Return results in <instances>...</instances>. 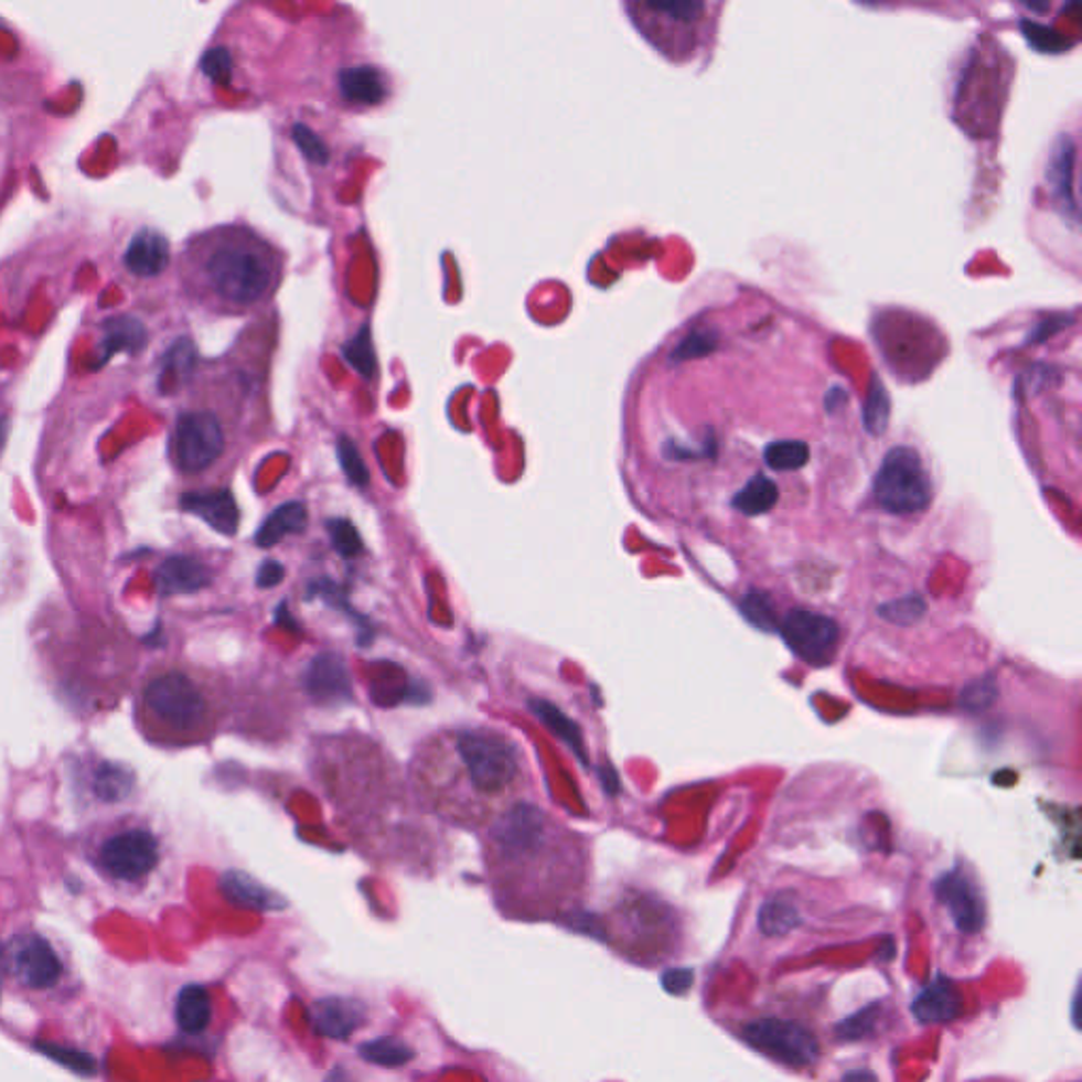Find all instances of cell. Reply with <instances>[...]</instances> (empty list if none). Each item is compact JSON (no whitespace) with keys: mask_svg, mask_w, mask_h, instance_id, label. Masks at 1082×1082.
Masks as SVG:
<instances>
[{"mask_svg":"<svg viewBox=\"0 0 1082 1082\" xmlns=\"http://www.w3.org/2000/svg\"><path fill=\"white\" fill-rule=\"evenodd\" d=\"M283 579V567L276 563V560H267L260 565L258 574H256V583L260 588H274L279 581Z\"/></svg>","mask_w":1082,"mask_h":1082,"instance_id":"40","label":"cell"},{"mask_svg":"<svg viewBox=\"0 0 1082 1082\" xmlns=\"http://www.w3.org/2000/svg\"><path fill=\"white\" fill-rule=\"evenodd\" d=\"M996 694H998V689H996L994 679L985 677V679L975 681L962 692V706H966L971 710H982V708H987L994 703Z\"/></svg>","mask_w":1082,"mask_h":1082,"instance_id":"34","label":"cell"},{"mask_svg":"<svg viewBox=\"0 0 1082 1082\" xmlns=\"http://www.w3.org/2000/svg\"><path fill=\"white\" fill-rule=\"evenodd\" d=\"M779 630L791 652L814 666L829 664L839 643L837 622L807 609L789 611L779 622Z\"/></svg>","mask_w":1082,"mask_h":1082,"instance_id":"9","label":"cell"},{"mask_svg":"<svg viewBox=\"0 0 1082 1082\" xmlns=\"http://www.w3.org/2000/svg\"><path fill=\"white\" fill-rule=\"evenodd\" d=\"M926 611V604L922 601V597H906V599H899V601H892V603L881 604L878 609L883 620L892 622V624H901V626H909L913 622H918Z\"/></svg>","mask_w":1082,"mask_h":1082,"instance_id":"30","label":"cell"},{"mask_svg":"<svg viewBox=\"0 0 1082 1082\" xmlns=\"http://www.w3.org/2000/svg\"><path fill=\"white\" fill-rule=\"evenodd\" d=\"M936 899L950 911L957 931L975 934L985 926V906L973 880L960 871H947L934 883Z\"/></svg>","mask_w":1082,"mask_h":1082,"instance_id":"10","label":"cell"},{"mask_svg":"<svg viewBox=\"0 0 1082 1082\" xmlns=\"http://www.w3.org/2000/svg\"><path fill=\"white\" fill-rule=\"evenodd\" d=\"M131 782L133 776L129 770L115 763H104L96 776V791L106 802H119L131 791Z\"/></svg>","mask_w":1082,"mask_h":1082,"instance_id":"28","label":"cell"},{"mask_svg":"<svg viewBox=\"0 0 1082 1082\" xmlns=\"http://www.w3.org/2000/svg\"><path fill=\"white\" fill-rule=\"evenodd\" d=\"M844 1082H878V1081H876V1076H874L871 1072H867V1070H860V1072H850V1074H846V1076H844Z\"/></svg>","mask_w":1082,"mask_h":1082,"instance_id":"41","label":"cell"},{"mask_svg":"<svg viewBox=\"0 0 1082 1082\" xmlns=\"http://www.w3.org/2000/svg\"><path fill=\"white\" fill-rule=\"evenodd\" d=\"M124 263L133 276H159L170 265V244L159 231L142 228L131 237Z\"/></svg>","mask_w":1082,"mask_h":1082,"instance_id":"13","label":"cell"},{"mask_svg":"<svg viewBox=\"0 0 1082 1082\" xmlns=\"http://www.w3.org/2000/svg\"><path fill=\"white\" fill-rule=\"evenodd\" d=\"M742 1038L768 1058L789 1068H806L818 1059V1040L804 1026L786 1019H759L742 1030Z\"/></svg>","mask_w":1082,"mask_h":1082,"instance_id":"8","label":"cell"},{"mask_svg":"<svg viewBox=\"0 0 1082 1082\" xmlns=\"http://www.w3.org/2000/svg\"><path fill=\"white\" fill-rule=\"evenodd\" d=\"M96 863L106 878L136 886L157 869L159 842L151 831H119L101 842Z\"/></svg>","mask_w":1082,"mask_h":1082,"instance_id":"7","label":"cell"},{"mask_svg":"<svg viewBox=\"0 0 1082 1082\" xmlns=\"http://www.w3.org/2000/svg\"><path fill=\"white\" fill-rule=\"evenodd\" d=\"M227 447V433L212 410H186L176 419L172 454L184 474H202L212 468Z\"/></svg>","mask_w":1082,"mask_h":1082,"instance_id":"6","label":"cell"},{"mask_svg":"<svg viewBox=\"0 0 1082 1082\" xmlns=\"http://www.w3.org/2000/svg\"><path fill=\"white\" fill-rule=\"evenodd\" d=\"M776 502H779V486L768 476L757 474L733 495L731 505L747 516H759L770 512Z\"/></svg>","mask_w":1082,"mask_h":1082,"instance_id":"21","label":"cell"},{"mask_svg":"<svg viewBox=\"0 0 1082 1082\" xmlns=\"http://www.w3.org/2000/svg\"><path fill=\"white\" fill-rule=\"evenodd\" d=\"M311 1021L318 1033L343 1040L364 1024V1007L350 998H324L311 1008Z\"/></svg>","mask_w":1082,"mask_h":1082,"instance_id":"12","label":"cell"},{"mask_svg":"<svg viewBox=\"0 0 1082 1082\" xmlns=\"http://www.w3.org/2000/svg\"><path fill=\"white\" fill-rule=\"evenodd\" d=\"M417 781L438 812L470 823L510 807L525 784V765L504 733L451 731L419 753Z\"/></svg>","mask_w":1082,"mask_h":1082,"instance_id":"1","label":"cell"},{"mask_svg":"<svg viewBox=\"0 0 1082 1082\" xmlns=\"http://www.w3.org/2000/svg\"><path fill=\"white\" fill-rule=\"evenodd\" d=\"M221 886H223L225 897L235 906L258 909V911H277V909L286 907V901L281 899V894L265 888L263 883H258L242 871L225 874Z\"/></svg>","mask_w":1082,"mask_h":1082,"instance_id":"17","label":"cell"},{"mask_svg":"<svg viewBox=\"0 0 1082 1082\" xmlns=\"http://www.w3.org/2000/svg\"><path fill=\"white\" fill-rule=\"evenodd\" d=\"M876 1019H878V1005H869V1007L855 1013L853 1017L844 1019L835 1028V1033L839 1040H858V1038H863L874 1030Z\"/></svg>","mask_w":1082,"mask_h":1082,"instance_id":"32","label":"cell"},{"mask_svg":"<svg viewBox=\"0 0 1082 1082\" xmlns=\"http://www.w3.org/2000/svg\"><path fill=\"white\" fill-rule=\"evenodd\" d=\"M203 71L216 81H221V78L225 81L228 71V55L225 50L210 51L203 60Z\"/></svg>","mask_w":1082,"mask_h":1082,"instance_id":"38","label":"cell"},{"mask_svg":"<svg viewBox=\"0 0 1082 1082\" xmlns=\"http://www.w3.org/2000/svg\"><path fill=\"white\" fill-rule=\"evenodd\" d=\"M294 138L299 140L302 151L309 157V159H315V161H326V151L324 147L318 142V138H313L304 127H297L294 129Z\"/></svg>","mask_w":1082,"mask_h":1082,"instance_id":"39","label":"cell"},{"mask_svg":"<svg viewBox=\"0 0 1082 1082\" xmlns=\"http://www.w3.org/2000/svg\"><path fill=\"white\" fill-rule=\"evenodd\" d=\"M184 276L193 294L207 307L244 313L276 292L281 258L250 228H214L184 250Z\"/></svg>","mask_w":1082,"mask_h":1082,"instance_id":"2","label":"cell"},{"mask_svg":"<svg viewBox=\"0 0 1082 1082\" xmlns=\"http://www.w3.org/2000/svg\"><path fill=\"white\" fill-rule=\"evenodd\" d=\"M1072 174H1074V144L1065 138L1061 140L1053 163H1051V180H1053V191L1061 205L1070 207L1072 214L1076 216V202L1072 195Z\"/></svg>","mask_w":1082,"mask_h":1082,"instance_id":"23","label":"cell"},{"mask_svg":"<svg viewBox=\"0 0 1082 1082\" xmlns=\"http://www.w3.org/2000/svg\"><path fill=\"white\" fill-rule=\"evenodd\" d=\"M178 1028L186 1033H202L212 1021V1000L202 985H184L176 998Z\"/></svg>","mask_w":1082,"mask_h":1082,"instance_id":"18","label":"cell"},{"mask_svg":"<svg viewBox=\"0 0 1082 1082\" xmlns=\"http://www.w3.org/2000/svg\"><path fill=\"white\" fill-rule=\"evenodd\" d=\"M307 525V510L299 502L279 505L276 512L265 521V525L256 533V544L263 548L276 546L290 533H301Z\"/></svg>","mask_w":1082,"mask_h":1082,"instance_id":"20","label":"cell"},{"mask_svg":"<svg viewBox=\"0 0 1082 1082\" xmlns=\"http://www.w3.org/2000/svg\"><path fill=\"white\" fill-rule=\"evenodd\" d=\"M360 1056L383 1068H400L413 1059V1051L398 1038H377L360 1047Z\"/></svg>","mask_w":1082,"mask_h":1082,"instance_id":"26","label":"cell"},{"mask_svg":"<svg viewBox=\"0 0 1082 1082\" xmlns=\"http://www.w3.org/2000/svg\"><path fill=\"white\" fill-rule=\"evenodd\" d=\"M878 504L892 514H915L931 504L932 484L920 454L894 447L883 457L874 482Z\"/></svg>","mask_w":1082,"mask_h":1082,"instance_id":"4","label":"cell"},{"mask_svg":"<svg viewBox=\"0 0 1082 1082\" xmlns=\"http://www.w3.org/2000/svg\"><path fill=\"white\" fill-rule=\"evenodd\" d=\"M304 692L315 703H343L352 696L347 664L336 654H320L309 664L302 677Z\"/></svg>","mask_w":1082,"mask_h":1082,"instance_id":"11","label":"cell"},{"mask_svg":"<svg viewBox=\"0 0 1082 1082\" xmlns=\"http://www.w3.org/2000/svg\"><path fill=\"white\" fill-rule=\"evenodd\" d=\"M328 531H330L334 548L343 556H357L362 553V539H360L357 531L350 521L334 518L328 523Z\"/></svg>","mask_w":1082,"mask_h":1082,"instance_id":"33","label":"cell"},{"mask_svg":"<svg viewBox=\"0 0 1082 1082\" xmlns=\"http://www.w3.org/2000/svg\"><path fill=\"white\" fill-rule=\"evenodd\" d=\"M708 339H713L710 332H696V334H692L689 339L683 341V345H681L679 352L675 353V357L677 360H685V357H694L698 353L708 352L713 347V341H708Z\"/></svg>","mask_w":1082,"mask_h":1082,"instance_id":"37","label":"cell"},{"mask_svg":"<svg viewBox=\"0 0 1082 1082\" xmlns=\"http://www.w3.org/2000/svg\"><path fill=\"white\" fill-rule=\"evenodd\" d=\"M147 341V332L138 320L131 318H117L108 320L104 326V360H108L115 352L136 353Z\"/></svg>","mask_w":1082,"mask_h":1082,"instance_id":"22","label":"cell"},{"mask_svg":"<svg viewBox=\"0 0 1082 1082\" xmlns=\"http://www.w3.org/2000/svg\"><path fill=\"white\" fill-rule=\"evenodd\" d=\"M182 507L223 535H233L239 525V510L228 491L186 493L182 495Z\"/></svg>","mask_w":1082,"mask_h":1082,"instance_id":"15","label":"cell"},{"mask_svg":"<svg viewBox=\"0 0 1082 1082\" xmlns=\"http://www.w3.org/2000/svg\"><path fill=\"white\" fill-rule=\"evenodd\" d=\"M911 1013L922 1024H945L954 1021L962 1013V998L956 985L950 979H934L929 983L911 1003Z\"/></svg>","mask_w":1082,"mask_h":1082,"instance_id":"14","label":"cell"},{"mask_svg":"<svg viewBox=\"0 0 1082 1082\" xmlns=\"http://www.w3.org/2000/svg\"><path fill=\"white\" fill-rule=\"evenodd\" d=\"M531 710L539 717L542 724H546L560 740H565L583 759V747H581L578 726L569 717H565L556 706L544 703V700H533Z\"/></svg>","mask_w":1082,"mask_h":1082,"instance_id":"24","label":"cell"},{"mask_svg":"<svg viewBox=\"0 0 1082 1082\" xmlns=\"http://www.w3.org/2000/svg\"><path fill=\"white\" fill-rule=\"evenodd\" d=\"M339 457H341V465L345 470V474L350 476L353 484L357 486H364L368 482V472L364 468V461L360 459V454L355 451L350 440H343L341 447H339Z\"/></svg>","mask_w":1082,"mask_h":1082,"instance_id":"35","label":"cell"},{"mask_svg":"<svg viewBox=\"0 0 1082 1082\" xmlns=\"http://www.w3.org/2000/svg\"><path fill=\"white\" fill-rule=\"evenodd\" d=\"M326 1082H350V1079H347V1074H345L343 1070H339V1068H336V1070H332V1072L328 1074Z\"/></svg>","mask_w":1082,"mask_h":1082,"instance_id":"42","label":"cell"},{"mask_svg":"<svg viewBox=\"0 0 1082 1082\" xmlns=\"http://www.w3.org/2000/svg\"><path fill=\"white\" fill-rule=\"evenodd\" d=\"M692 983H694V973H692L689 968L668 971V973H664V977H662V985H664V989H666V992H671V994H677V996L685 994V992L692 987Z\"/></svg>","mask_w":1082,"mask_h":1082,"instance_id":"36","label":"cell"},{"mask_svg":"<svg viewBox=\"0 0 1082 1082\" xmlns=\"http://www.w3.org/2000/svg\"><path fill=\"white\" fill-rule=\"evenodd\" d=\"M888 413H890L888 396H886L881 383L880 385L876 383L869 398H867V404H865V413H863L865 428L869 429L871 433H881L888 424Z\"/></svg>","mask_w":1082,"mask_h":1082,"instance_id":"31","label":"cell"},{"mask_svg":"<svg viewBox=\"0 0 1082 1082\" xmlns=\"http://www.w3.org/2000/svg\"><path fill=\"white\" fill-rule=\"evenodd\" d=\"M740 609L747 615V620L753 622L757 629L768 630V632L779 630V615H776L774 604H772L768 594H763V592H749L747 597H742Z\"/></svg>","mask_w":1082,"mask_h":1082,"instance_id":"29","label":"cell"},{"mask_svg":"<svg viewBox=\"0 0 1082 1082\" xmlns=\"http://www.w3.org/2000/svg\"><path fill=\"white\" fill-rule=\"evenodd\" d=\"M0 971L9 987L25 998L50 1000L68 987L66 960L36 931L18 932L0 947Z\"/></svg>","mask_w":1082,"mask_h":1082,"instance_id":"3","label":"cell"},{"mask_svg":"<svg viewBox=\"0 0 1082 1082\" xmlns=\"http://www.w3.org/2000/svg\"><path fill=\"white\" fill-rule=\"evenodd\" d=\"M800 922H802L800 911L795 909V906H791L782 899L768 901L759 911V929L768 936L786 934V932L793 931L795 926H800Z\"/></svg>","mask_w":1082,"mask_h":1082,"instance_id":"25","label":"cell"},{"mask_svg":"<svg viewBox=\"0 0 1082 1082\" xmlns=\"http://www.w3.org/2000/svg\"><path fill=\"white\" fill-rule=\"evenodd\" d=\"M144 705L152 717L178 733H197L210 719V698L184 673H163L147 685Z\"/></svg>","mask_w":1082,"mask_h":1082,"instance_id":"5","label":"cell"},{"mask_svg":"<svg viewBox=\"0 0 1082 1082\" xmlns=\"http://www.w3.org/2000/svg\"><path fill=\"white\" fill-rule=\"evenodd\" d=\"M341 94L352 104L373 106L387 96V83L373 66H353L341 75Z\"/></svg>","mask_w":1082,"mask_h":1082,"instance_id":"19","label":"cell"},{"mask_svg":"<svg viewBox=\"0 0 1082 1082\" xmlns=\"http://www.w3.org/2000/svg\"><path fill=\"white\" fill-rule=\"evenodd\" d=\"M763 459L772 470L793 472V470H800L806 465L807 459H810V449H807L806 442H800V440H779V442L768 444Z\"/></svg>","mask_w":1082,"mask_h":1082,"instance_id":"27","label":"cell"},{"mask_svg":"<svg viewBox=\"0 0 1082 1082\" xmlns=\"http://www.w3.org/2000/svg\"><path fill=\"white\" fill-rule=\"evenodd\" d=\"M210 581H212L210 569L191 556H172L154 574V583L161 594L197 592Z\"/></svg>","mask_w":1082,"mask_h":1082,"instance_id":"16","label":"cell"},{"mask_svg":"<svg viewBox=\"0 0 1082 1082\" xmlns=\"http://www.w3.org/2000/svg\"><path fill=\"white\" fill-rule=\"evenodd\" d=\"M4 438H7V419H0V449L4 444Z\"/></svg>","mask_w":1082,"mask_h":1082,"instance_id":"43","label":"cell"}]
</instances>
